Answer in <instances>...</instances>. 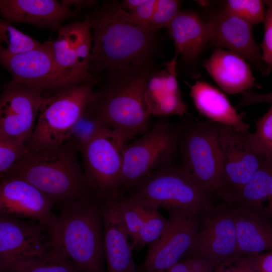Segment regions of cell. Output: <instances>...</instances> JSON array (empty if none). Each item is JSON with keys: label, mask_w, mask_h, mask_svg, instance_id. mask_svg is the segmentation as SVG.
Segmentation results:
<instances>
[{"label": "cell", "mask_w": 272, "mask_h": 272, "mask_svg": "<svg viewBox=\"0 0 272 272\" xmlns=\"http://www.w3.org/2000/svg\"><path fill=\"white\" fill-rule=\"evenodd\" d=\"M272 103V92L259 94L251 91H247L242 93V97L237 105V108L259 103Z\"/></svg>", "instance_id": "cell-39"}, {"label": "cell", "mask_w": 272, "mask_h": 272, "mask_svg": "<svg viewBox=\"0 0 272 272\" xmlns=\"http://www.w3.org/2000/svg\"><path fill=\"white\" fill-rule=\"evenodd\" d=\"M124 193L149 208L163 207L193 214H201L215 198L173 162L152 171Z\"/></svg>", "instance_id": "cell-5"}, {"label": "cell", "mask_w": 272, "mask_h": 272, "mask_svg": "<svg viewBox=\"0 0 272 272\" xmlns=\"http://www.w3.org/2000/svg\"><path fill=\"white\" fill-rule=\"evenodd\" d=\"M263 3L260 0H228L223 8L253 25L263 22Z\"/></svg>", "instance_id": "cell-31"}, {"label": "cell", "mask_w": 272, "mask_h": 272, "mask_svg": "<svg viewBox=\"0 0 272 272\" xmlns=\"http://www.w3.org/2000/svg\"><path fill=\"white\" fill-rule=\"evenodd\" d=\"M272 218V157L263 158L249 180L239 190L217 196Z\"/></svg>", "instance_id": "cell-24"}, {"label": "cell", "mask_w": 272, "mask_h": 272, "mask_svg": "<svg viewBox=\"0 0 272 272\" xmlns=\"http://www.w3.org/2000/svg\"><path fill=\"white\" fill-rule=\"evenodd\" d=\"M217 266L202 259L189 258L178 262L167 270L168 272H214Z\"/></svg>", "instance_id": "cell-37"}, {"label": "cell", "mask_w": 272, "mask_h": 272, "mask_svg": "<svg viewBox=\"0 0 272 272\" xmlns=\"http://www.w3.org/2000/svg\"><path fill=\"white\" fill-rule=\"evenodd\" d=\"M267 5L263 21L264 37L261 45L264 75H268L272 70V1H264Z\"/></svg>", "instance_id": "cell-36"}, {"label": "cell", "mask_w": 272, "mask_h": 272, "mask_svg": "<svg viewBox=\"0 0 272 272\" xmlns=\"http://www.w3.org/2000/svg\"><path fill=\"white\" fill-rule=\"evenodd\" d=\"M159 68L153 58L106 73L101 87L94 90L85 113L103 126L121 133L127 141L149 128L145 95L148 81Z\"/></svg>", "instance_id": "cell-1"}, {"label": "cell", "mask_w": 272, "mask_h": 272, "mask_svg": "<svg viewBox=\"0 0 272 272\" xmlns=\"http://www.w3.org/2000/svg\"><path fill=\"white\" fill-rule=\"evenodd\" d=\"M116 195L103 197V246L107 272H137L132 258L133 245L117 203Z\"/></svg>", "instance_id": "cell-19"}, {"label": "cell", "mask_w": 272, "mask_h": 272, "mask_svg": "<svg viewBox=\"0 0 272 272\" xmlns=\"http://www.w3.org/2000/svg\"><path fill=\"white\" fill-rule=\"evenodd\" d=\"M256 255H236L217 265L214 272H259Z\"/></svg>", "instance_id": "cell-35"}, {"label": "cell", "mask_w": 272, "mask_h": 272, "mask_svg": "<svg viewBox=\"0 0 272 272\" xmlns=\"http://www.w3.org/2000/svg\"><path fill=\"white\" fill-rule=\"evenodd\" d=\"M61 2L70 8L72 6L74 7L76 11L85 8L94 6L97 3V1L91 0H63Z\"/></svg>", "instance_id": "cell-41"}, {"label": "cell", "mask_w": 272, "mask_h": 272, "mask_svg": "<svg viewBox=\"0 0 272 272\" xmlns=\"http://www.w3.org/2000/svg\"><path fill=\"white\" fill-rule=\"evenodd\" d=\"M97 78L79 82L44 96L37 121L28 144L38 150L61 144L71 128L84 113Z\"/></svg>", "instance_id": "cell-6"}, {"label": "cell", "mask_w": 272, "mask_h": 272, "mask_svg": "<svg viewBox=\"0 0 272 272\" xmlns=\"http://www.w3.org/2000/svg\"><path fill=\"white\" fill-rule=\"evenodd\" d=\"M8 272H81L57 247L49 242L43 254L22 260Z\"/></svg>", "instance_id": "cell-27"}, {"label": "cell", "mask_w": 272, "mask_h": 272, "mask_svg": "<svg viewBox=\"0 0 272 272\" xmlns=\"http://www.w3.org/2000/svg\"><path fill=\"white\" fill-rule=\"evenodd\" d=\"M147 272H164V270H155V271H147Z\"/></svg>", "instance_id": "cell-43"}, {"label": "cell", "mask_w": 272, "mask_h": 272, "mask_svg": "<svg viewBox=\"0 0 272 272\" xmlns=\"http://www.w3.org/2000/svg\"><path fill=\"white\" fill-rule=\"evenodd\" d=\"M248 132L219 124L223 185L215 194L216 196L239 190L249 180L264 157L250 146L247 137Z\"/></svg>", "instance_id": "cell-14"}, {"label": "cell", "mask_w": 272, "mask_h": 272, "mask_svg": "<svg viewBox=\"0 0 272 272\" xmlns=\"http://www.w3.org/2000/svg\"><path fill=\"white\" fill-rule=\"evenodd\" d=\"M168 226V219H166L159 212L158 209H152L139 234L134 246L143 247L156 242L166 232Z\"/></svg>", "instance_id": "cell-32"}, {"label": "cell", "mask_w": 272, "mask_h": 272, "mask_svg": "<svg viewBox=\"0 0 272 272\" xmlns=\"http://www.w3.org/2000/svg\"><path fill=\"white\" fill-rule=\"evenodd\" d=\"M167 28L174 41V56L178 58L180 55L189 64L196 62L210 41L208 21L194 11H180Z\"/></svg>", "instance_id": "cell-21"}, {"label": "cell", "mask_w": 272, "mask_h": 272, "mask_svg": "<svg viewBox=\"0 0 272 272\" xmlns=\"http://www.w3.org/2000/svg\"><path fill=\"white\" fill-rule=\"evenodd\" d=\"M238 254L236 225L230 204L215 197L201 215L194 243L184 256L216 265Z\"/></svg>", "instance_id": "cell-10"}, {"label": "cell", "mask_w": 272, "mask_h": 272, "mask_svg": "<svg viewBox=\"0 0 272 272\" xmlns=\"http://www.w3.org/2000/svg\"><path fill=\"white\" fill-rule=\"evenodd\" d=\"M207 20L211 29L208 46L226 48L263 69L262 54L254 39L252 25L223 8L213 12Z\"/></svg>", "instance_id": "cell-18"}, {"label": "cell", "mask_w": 272, "mask_h": 272, "mask_svg": "<svg viewBox=\"0 0 272 272\" xmlns=\"http://www.w3.org/2000/svg\"><path fill=\"white\" fill-rule=\"evenodd\" d=\"M180 2L176 0H157L156 10L148 28L157 32L167 27L180 11Z\"/></svg>", "instance_id": "cell-34"}, {"label": "cell", "mask_w": 272, "mask_h": 272, "mask_svg": "<svg viewBox=\"0 0 272 272\" xmlns=\"http://www.w3.org/2000/svg\"><path fill=\"white\" fill-rule=\"evenodd\" d=\"M86 19L93 32L91 74L114 72L157 54V33L138 24L116 1L103 2Z\"/></svg>", "instance_id": "cell-2"}, {"label": "cell", "mask_w": 272, "mask_h": 272, "mask_svg": "<svg viewBox=\"0 0 272 272\" xmlns=\"http://www.w3.org/2000/svg\"><path fill=\"white\" fill-rule=\"evenodd\" d=\"M190 96L197 110L209 120L248 132L249 125L217 88L206 82L197 81L190 87Z\"/></svg>", "instance_id": "cell-25"}, {"label": "cell", "mask_w": 272, "mask_h": 272, "mask_svg": "<svg viewBox=\"0 0 272 272\" xmlns=\"http://www.w3.org/2000/svg\"><path fill=\"white\" fill-rule=\"evenodd\" d=\"M0 13L11 23L55 30L61 22L76 14V11L55 0H1Z\"/></svg>", "instance_id": "cell-20"}, {"label": "cell", "mask_w": 272, "mask_h": 272, "mask_svg": "<svg viewBox=\"0 0 272 272\" xmlns=\"http://www.w3.org/2000/svg\"><path fill=\"white\" fill-rule=\"evenodd\" d=\"M203 65L213 79L225 92L243 93L255 85V78L246 60L236 53L217 48Z\"/></svg>", "instance_id": "cell-22"}, {"label": "cell", "mask_w": 272, "mask_h": 272, "mask_svg": "<svg viewBox=\"0 0 272 272\" xmlns=\"http://www.w3.org/2000/svg\"><path fill=\"white\" fill-rule=\"evenodd\" d=\"M53 39L30 51L14 56L0 54L1 63L12 75L9 82L43 91H54L64 86L57 74L53 53Z\"/></svg>", "instance_id": "cell-16"}, {"label": "cell", "mask_w": 272, "mask_h": 272, "mask_svg": "<svg viewBox=\"0 0 272 272\" xmlns=\"http://www.w3.org/2000/svg\"><path fill=\"white\" fill-rule=\"evenodd\" d=\"M127 142L110 128L90 142L81 153L90 189L103 197L119 194L123 167L122 152Z\"/></svg>", "instance_id": "cell-9"}, {"label": "cell", "mask_w": 272, "mask_h": 272, "mask_svg": "<svg viewBox=\"0 0 272 272\" xmlns=\"http://www.w3.org/2000/svg\"><path fill=\"white\" fill-rule=\"evenodd\" d=\"M166 69L158 70L148 81L145 95L148 112L150 116H183L186 112L187 106L183 101L179 88L166 85Z\"/></svg>", "instance_id": "cell-26"}, {"label": "cell", "mask_w": 272, "mask_h": 272, "mask_svg": "<svg viewBox=\"0 0 272 272\" xmlns=\"http://www.w3.org/2000/svg\"><path fill=\"white\" fill-rule=\"evenodd\" d=\"M180 124L160 119L138 139L125 145L120 193H124L148 174L173 162L178 154Z\"/></svg>", "instance_id": "cell-8"}, {"label": "cell", "mask_w": 272, "mask_h": 272, "mask_svg": "<svg viewBox=\"0 0 272 272\" xmlns=\"http://www.w3.org/2000/svg\"><path fill=\"white\" fill-rule=\"evenodd\" d=\"M227 202L235 219L238 254L256 255L272 251L271 219L249 208Z\"/></svg>", "instance_id": "cell-23"}, {"label": "cell", "mask_w": 272, "mask_h": 272, "mask_svg": "<svg viewBox=\"0 0 272 272\" xmlns=\"http://www.w3.org/2000/svg\"><path fill=\"white\" fill-rule=\"evenodd\" d=\"M53 40L55 67L64 86L89 80L96 76L90 72L93 36L88 20L60 26Z\"/></svg>", "instance_id": "cell-11"}, {"label": "cell", "mask_w": 272, "mask_h": 272, "mask_svg": "<svg viewBox=\"0 0 272 272\" xmlns=\"http://www.w3.org/2000/svg\"><path fill=\"white\" fill-rule=\"evenodd\" d=\"M44 91L8 83L0 97V137L28 145L37 121Z\"/></svg>", "instance_id": "cell-12"}, {"label": "cell", "mask_w": 272, "mask_h": 272, "mask_svg": "<svg viewBox=\"0 0 272 272\" xmlns=\"http://www.w3.org/2000/svg\"><path fill=\"white\" fill-rule=\"evenodd\" d=\"M0 54L14 56L34 49L42 43L21 32L6 20H0Z\"/></svg>", "instance_id": "cell-28"}, {"label": "cell", "mask_w": 272, "mask_h": 272, "mask_svg": "<svg viewBox=\"0 0 272 272\" xmlns=\"http://www.w3.org/2000/svg\"><path fill=\"white\" fill-rule=\"evenodd\" d=\"M168 211V227L158 240L150 244L141 272L167 270L179 262L194 243L202 213Z\"/></svg>", "instance_id": "cell-13"}, {"label": "cell", "mask_w": 272, "mask_h": 272, "mask_svg": "<svg viewBox=\"0 0 272 272\" xmlns=\"http://www.w3.org/2000/svg\"><path fill=\"white\" fill-rule=\"evenodd\" d=\"M55 206L51 198L23 178L13 176L1 180L0 214L46 227L54 216Z\"/></svg>", "instance_id": "cell-17"}, {"label": "cell", "mask_w": 272, "mask_h": 272, "mask_svg": "<svg viewBox=\"0 0 272 272\" xmlns=\"http://www.w3.org/2000/svg\"><path fill=\"white\" fill-rule=\"evenodd\" d=\"M28 146L0 137V175L4 179L17 162L28 153Z\"/></svg>", "instance_id": "cell-33"}, {"label": "cell", "mask_w": 272, "mask_h": 272, "mask_svg": "<svg viewBox=\"0 0 272 272\" xmlns=\"http://www.w3.org/2000/svg\"><path fill=\"white\" fill-rule=\"evenodd\" d=\"M107 129L84 113L73 125L64 142L81 153L90 142Z\"/></svg>", "instance_id": "cell-29"}, {"label": "cell", "mask_w": 272, "mask_h": 272, "mask_svg": "<svg viewBox=\"0 0 272 272\" xmlns=\"http://www.w3.org/2000/svg\"><path fill=\"white\" fill-rule=\"evenodd\" d=\"M145 0H124L120 4L122 8L127 9L129 12L137 8Z\"/></svg>", "instance_id": "cell-42"}, {"label": "cell", "mask_w": 272, "mask_h": 272, "mask_svg": "<svg viewBox=\"0 0 272 272\" xmlns=\"http://www.w3.org/2000/svg\"><path fill=\"white\" fill-rule=\"evenodd\" d=\"M46 227L34 221L0 214V271L44 253L49 246Z\"/></svg>", "instance_id": "cell-15"}, {"label": "cell", "mask_w": 272, "mask_h": 272, "mask_svg": "<svg viewBox=\"0 0 272 272\" xmlns=\"http://www.w3.org/2000/svg\"><path fill=\"white\" fill-rule=\"evenodd\" d=\"M259 272H272V251L256 255Z\"/></svg>", "instance_id": "cell-40"}, {"label": "cell", "mask_w": 272, "mask_h": 272, "mask_svg": "<svg viewBox=\"0 0 272 272\" xmlns=\"http://www.w3.org/2000/svg\"><path fill=\"white\" fill-rule=\"evenodd\" d=\"M251 148L260 155L272 157V103L266 113L256 122V130L248 132Z\"/></svg>", "instance_id": "cell-30"}, {"label": "cell", "mask_w": 272, "mask_h": 272, "mask_svg": "<svg viewBox=\"0 0 272 272\" xmlns=\"http://www.w3.org/2000/svg\"><path fill=\"white\" fill-rule=\"evenodd\" d=\"M157 3V0H145L129 13L138 24L148 28L154 14Z\"/></svg>", "instance_id": "cell-38"}, {"label": "cell", "mask_w": 272, "mask_h": 272, "mask_svg": "<svg viewBox=\"0 0 272 272\" xmlns=\"http://www.w3.org/2000/svg\"><path fill=\"white\" fill-rule=\"evenodd\" d=\"M77 152L65 142L29 150L3 179L15 176L27 180L51 198L55 206L82 199L93 191L88 186Z\"/></svg>", "instance_id": "cell-4"}, {"label": "cell", "mask_w": 272, "mask_h": 272, "mask_svg": "<svg viewBox=\"0 0 272 272\" xmlns=\"http://www.w3.org/2000/svg\"><path fill=\"white\" fill-rule=\"evenodd\" d=\"M103 196H87L55 206L46 226L49 242L58 248L81 272H105Z\"/></svg>", "instance_id": "cell-3"}, {"label": "cell", "mask_w": 272, "mask_h": 272, "mask_svg": "<svg viewBox=\"0 0 272 272\" xmlns=\"http://www.w3.org/2000/svg\"><path fill=\"white\" fill-rule=\"evenodd\" d=\"M219 123L186 119L180 124L181 167L214 195L223 187Z\"/></svg>", "instance_id": "cell-7"}]
</instances>
